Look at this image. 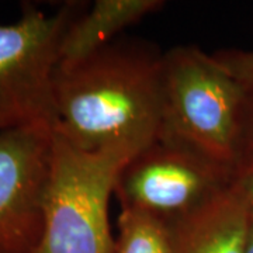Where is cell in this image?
<instances>
[{
	"label": "cell",
	"instance_id": "cell-1",
	"mask_svg": "<svg viewBox=\"0 0 253 253\" xmlns=\"http://www.w3.org/2000/svg\"><path fill=\"white\" fill-rule=\"evenodd\" d=\"M162 56L152 44L114 41L58 66L54 132L82 151L120 148L136 155L162 126Z\"/></svg>",
	"mask_w": 253,
	"mask_h": 253
},
{
	"label": "cell",
	"instance_id": "cell-2",
	"mask_svg": "<svg viewBox=\"0 0 253 253\" xmlns=\"http://www.w3.org/2000/svg\"><path fill=\"white\" fill-rule=\"evenodd\" d=\"M248 93L197 45L162 56V126L158 139L181 145L236 172Z\"/></svg>",
	"mask_w": 253,
	"mask_h": 253
},
{
	"label": "cell",
	"instance_id": "cell-3",
	"mask_svg": "<svg viewBox=\"0 0 253 253\" xmlns=\"http://www.w3.org/2000/svg\"><path fill=\"white\" fill-rule=\"evenodd\" d=\"M132 156L120 148L82 151L54 132L42 232L33 253H113L109 203Z\"/></svg>",
	"mask_w": 253,
	"mask_h": 253
},
{
	"label": "cell",
	"instance_id": "cell-4",
	"mask_svg": "<svg viewBox=\"0 0 253 253\" xmlns=\"http://www.w3.org/2000/svg\"><path fill=\"white\" fill-rule=\"evenodd\" d=\"M82 9L75 1L54 13L24 4L16 23L0 24V131L26 126L54 129L61 45Z\"/></svg>",
	"mask_w": 253,
	"mask_h": 253
},
{
	"label": "cell",
	"instance_id": "cell-5",
	"mask_svg": "<svg viewBox=\"0 0 253 253\" xmlns=\"http://www.w3.org/2000/svg\"><path fill=\"white\" fill-rule=\"evenodd\" d=\"M235 172L191 149L156 139L118 173L114 196L134 211L170 228L197 217L232 187Z\"/></svg>",
	"mask_w": 253,
	"mask_h": 253
},
{
	"label": "cell",
	"instance_id": "cell-6",
	"mask_svg": "<svg viewBox=\"0 0 253 253\" xmlns=\"http://www.w3.org/2000/svg\"><path fill=\"white\" fill-rule=\"evenodd\" d=\"M52 142L48 126L0 131V246L10 253H33L40 241Z\"/></svg>",
	"mask_w": 253,
	"mask_h": 253
},
{
	"label": "cell",
	"instance_id": "cell-7",
	"mask_svg": "<svg viewBox=\"0 0 253 253\" xmlns=\"http://www.w3.org/2000/svg\"><path fill=\"white\" fill-rule=\"evenodd\" d=\"M161 0H96L79 11L63 37L58 66H69L103 49L129 26L162 9Z\"/></svg>",
	"mask_w": 253,
	"mask_h": 253
},
{
	"label": "cell",
	"instance_id": "cell-8",
	"mask_svg": "<svg viewBox=\"0 0 253 253\" xmlns=\"http://www.w3.org/2000/svg\"><path fill=\"white\" fill-rule=\"evenodd\" d=\"M251 210L234 187L174 228V253H245Z\"/></svg>",
	"mask_w": 253,
	"mask_h": 253
},
{
	"label": "cell",
	"instance_id": "cell-9",
	"mask_svg": "<svg viewBox=\"0 0 253 253\" xmlns=\"http://www.w3.org/2000/svg\"><path fill=\"white\" fill-rule=\"evenodd\" d=\"M113 253H174V229L144 214L121 211Z\"/></svg>",
	"mask_w": 253,
	"mask_h": 253
},
{
	"label": "cell",
	"instance_id": "cell-10",
	"mask_svg": "<svg viewBox=\"0 0 253 253\" xmlns=\"http://www.w3.org/2000/svg\"><path fill=\"white\" fill-rule=\"evenodd\" d=\"M212 56L248 96L253 94V49H221L212 52Z\"/></svg>",
	"mask_w": 253,
	"mask_h": 253
},
{
	"label": "cell",
	"instance_id": "cell-11",
	"mask_svg": "<svg viewBox=\"0 0 253 253\" xmlns=\"http://www.w3.org/2000/svg\"><path fill=\"white\" fill-rule=\"evenodd\" d=\"M253 165V94L248 96L242 121V134H241V155L239 165L236 168L241 169L245 166Z\"/></svg>",
	"mask_w": 253,
	"mask_h": 253
},
{
	"label": "cell",
	"instance_id": "cell-12",
	"mask_svg": "<svg viewBox=\"0 0 253 253\" xmlns=\"http://www.w3.org/2000/svg\"><path fill=\"white\" fill-rule=\"evenodd\" d=\"M232 187L241 194L253 214V165L236 170Z\"/></svg>",
	"mask_w": 253,
	"mask_h": 253
},
{
	"label": "cell",
	"instance_id": "cell-13",
	"mask_svg": "<svg viewBox=\"0 0 253 253\" xmlns=\"http://www.w3.org/2000/svg\"><path fill=\"white\" fill-rule=\"evenodd\" d=\"M245 253H253V214L252 218H251V228H249V235H248V242H246V251H245Z\"/></svg>",
	"mask_w": 253,
	"mask_h": 253
},
{
	"label": "cell",
	"instance_id": "cell-14",
	"mask_svg": "<svg viewBox=\"0 0 253 253\" xmlns=\"http://www.w3.org/2000/svg\"><path fill=\"white\" fill-rule=\"evenodd\" d=\"M0 253H10V252H7V251H6V249H3V248H1V246H0Z\"/></svg>",
	"mask_w": 253,
	"mask_h": 253
}]
</instances>
